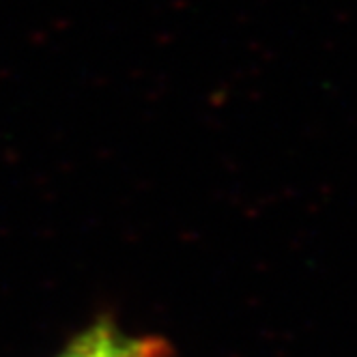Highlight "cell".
Listing matches in <instances>:
<instances>
[{"instance_id":"obj_1","label":"cell","mask_w":357,"mask_h":357,"mask_svg":"<svg viewBox=\"0 0 357 357\" xmlns=\"http://www.w3.org/2000/svg\"><path fill=\"white\" fill-rule=\"evenodd\" d=\"M56 357H164V342L134 338L110 321L93 323Z\"/></svg>"}]
</instances>
